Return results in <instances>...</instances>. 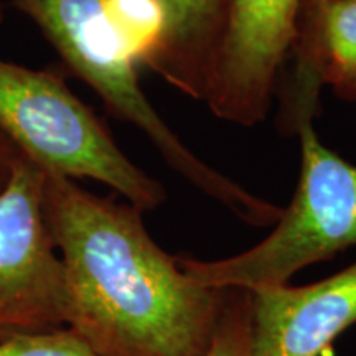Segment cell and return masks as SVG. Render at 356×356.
<instances>
[{
    "instance_id": "obj_13",
    "label": "cell",
    "mask_w": 356,
    "mask_h": 356,
    "mask_svg": "<svg viewBox=\"0 0 356 356\" xmlns=\"http://www.w3.org/2000/svg\"><path fill=\"white\" fill-rule=\"evenodd\" d=\"M2 20H3V10L2 7H0V24H2Z\"/></svg>"
},
{
    "instance_id": "obj_4",
    "label": "cell",
    "mask_w": 356,
    "mask_h": 356,
    "mask_svg": "<svg viewBox=\"0 0 356 356\" xmlns=\"http://www.w3.org/2000/svg\"><path fill=\"white\" fill-rule=\"evenodd\" d=\"M0 132L43 170L99 181L140 211L165 202V188L119 149L95 113L51 71L0 58Z\"/></svg>"
},
{
    "instance_id": "obj_5",
    "label": "cell",
    "mask_w": 356,
    "mask_h": 356,
    "mask_svg": "<svg viewBox=\"0 0 356 356\" xmlns=\"http://www.w3.org/2000/svg\"><path fill=\"white\" fill-rule=\"evenodd\" d=\"M65 267L44 210V170L19 152L0 191V341L66 325Z\"/></svg>"
},
{
    "instance_id": "obj_10",
    "label": "cell",
    "mask_w": 356,
    "mask_h": 356,
    "mask_svg": "<svg viewBox=\"0 0 356 356\" xmlns=\"http://www.w3.org/2000/svg\"><path fill=\"white\" fill-rule=\"evenodd\" d=\"M251 292L229 289L220 322L204 356H252Z\"/></svg>"
},
{
    "instance_id": "obj_3",
    "label": "cell",
    "mask_w": 356,
    "mask_h": 356,
    "mask_svg": "<svg viewBox=\"0 0 356 356\" xmlns=\"http://www.w3.org/2000/svg\"><path fill=\"white\" fill-rule=\"evenodd\" d=\"M302 168L291 204L256 246L216 261L177 257L207 287L259 291L286 286L300 269L356 246V165L320 142L312 121L296 129Z\"/></svg>"
},
{
    "instance_id": "obj_6",
    "label": "cell",
    "mask_w": 356,
    "mask_h": 356,
    "mask_svg": "<svg viewBox=\"0 0 356 356\" xmlns=\"http://www.w3.org/2000/svg\"><path fill=\"white\" fill-rule=\"evenodd\" d=\"M304 0H229L215 81L207 104L216 118L244 127L269 113L299 30Z\"/></svg>"
},
{
    "instance_id": "obj_12",
    "label": "cell",
    "mask_w": 356,
    "mask_h": 356,
    "mask_svg": "<svg viewBox=\"0 0 356 356\" xmlns=\"http://www.w3.org/2000/svg\"><path fill=\"white\" fill-rule=\"evenodd\" d=\"M17 155H19L17 147L0 132V191L6 188L8 180H10Z\"/></svg>"
},
{
    "instance_id": "obj_8",
    "label": "cell",
    "mask_w": 356,
    "mask_h": 356,
    "mask_svg": "<svg viewBox=\"0 0 356 356\" xmlns=\"http://www.w3.org/2000/svg\"><path fill=\"white\" fill-rule=\"evenodd\" d=\"M292 51L297 68L289 97V122L312 121L323 84L345 97L356 86V0H304Z\"/></svg>"
},
{
    "instance_id": "obj_1",
    "label": "cell",
    "mask_w": 356,
    "mask_h": 356,
    "mask_svg": "<svg viewBox=\"0 0 356 356\" xmlns=\"http://www.w3.org/2000/svg\"><path fill=\"white\" fill-rule=\"evenodd\" d=\"M44 210L65 267L66 325L99 356H204L229 289L195 282L139 208L44 170Z\"/></svg>"
},
{
    "instance_id": "obj_11",
    "label": "cell",
    "mask_w": 356,
    "mask_h": 356,
    "mask_svg": "<svg viewBox=\"0 0 356 356\" xmlns=\"http://www.w3.org/2000/svg\"><path fill=\"white\" fill-rule=\"evenodd\" d=\"M0 356H99L68 328L0 341Z\"/></svg>"
},
{
    "instance_id": "obj_7",
    "label": "cell",
    "mask_w": 356,
    "mask_h": 356,
    "mask_svg": "<svg viewBox=\"0 0 356 356\" xmlns=\"http://www.w3.org/2000/svg\"><path fill=\"white\" fill-rule=\"evenodd\" d=\"M252 356H320L356 323V262L309 286L251 292Z\"/></svg>"
},
{
    "instance_id": "obj_9",
    "label": "cell",
    "mask_w": 356,
    "mask_h": 356,
    "mask_svg": "<svg viewBox=\"0 0 356 356\" xmlns=\"http://www.w3.org/2000/svg\"><path fill=\"white\" fill-rule=\"evenodd\" d=\"M163 42L150 70L191 99L207 102L215 81L229 0H157Z\"/></svg>"
},
{
    "instance_id": "obj_14",
    "label": "cell",
    "mask_w": 356,
    "mask_h": 356,
    "mask_svg": "<svg viewBox=\"0 0 356 356\" xmlns=\"http://www.w3.org/2000/svg\"><path fill=\"white\" fill-rule=\"evenodd\" d=\"M353 97H356V86H355V91H353Z\"/></svg>"
},
{
    "instance_id": "obj_2",
    "label": "cell",
    "mask_w": 356,
    "mask_h": 356,
    "mask_svg": "<svg viewBox=\"0 0 356 356\" xmlns=\"http://www.w3.org/2000/svg\"><path fill=\"white\" fill-rule=\"evenodd\" d=\"M38 26L74 76L114 118L136 126L186 181L251 226L275 225L282 208L203 162L163 121L142 91L137 66L115 29L114 0H8Z\"/></svg>"
}]
</instances>
